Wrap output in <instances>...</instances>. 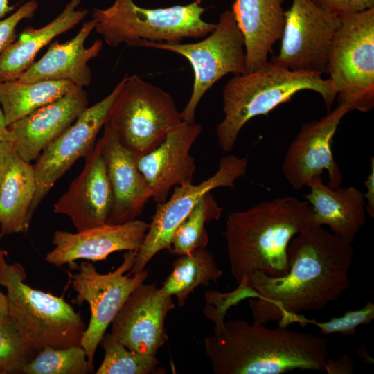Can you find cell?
<instances>
[{
	"instance_id": "603a6c76",
	"label": "cell",
	"mask_w": 374,
	"mask_h": 374,
	"mask_svg": "<svg viewBox=\"0 0 374 374\" xmlns=\"http://www.w3.org/2000/svg\"><path fill=\"white\" fill-rule=\"evenodd\" d=\"M285 0H235L231 10L244 39L247 72L268 61L280 40L284 24Z\"/></svg>"
},
{
	"instance_id": "7a4b0ae2",
	"label": "cell",
	"mask_w": 374,
	"mask_h": 374,
	"mask_svg": "<svg viewBox=\"0 0 374 374\" xmlns=\"http://www.w3.org/2000/svg\"><path fill=\"white\" fill-rule=\"evenodd\" d=\"M215 374H281L296 369L324 371L328 340L310 332L246 320L224 322L219 335L204 339Z\"/></svg>"
},
{
	"instance_id": "30bf717a",
	"label": "cell",
	"mask_w": 374,
	"mask_h": 374,
	"mask_svg": "<svg viewBox=\"0 0 374 374\" xmlns=\"http://www.w3.org/2000/svg\"><path fill=\"white\" fill-rule=\"evenodd\" d=\"M137 251H127L122 263L114 271L100 274L89 262L80 264L78 273L72 276V286L77 293L75 303H88L91 316L80 345L86 352L90 372L93 371V358L107 328L131 293L144 283L148 272L144 269L136 275L132 268Z\"/></svg>"
},
{
	"instance_id": "5bb4252c",
	"label": "cell",
	"mask_w": 374,
	"mask_h": 374,
	"mask_svg": "<svg viewBox=\"0 0 374 374\" xmlns=\"http://www.w3.org/2000/svg\"><path fill=\"white\" fill-rule=\"evenodd\" d=\"M348 107L337 106L321 118L303 124L290 144L282 163V172L289 184L301 190L316 176L325 171L332 188L340 186L343 180L339 165L335 161L332 144L335 134Z\"/></svg>"
},
{
	"instance_id": "83f0119b",
	"label": "cell",
	"mask_w": 374,
	"mask_h": 374,
	"mask_svg": "<svg viewBox=\"0 0 374 374\" xmlns=\"http://www.w3.org/2000/svg\"><path fill=\"white\" fill-rule=\"evenodd\" d=\"M222 211L223 208L211 192L206 193L175 229L168 251L181 256L206 247L208 243V234L205 225L213 220H218Z\"/></svg>"
},
{
	"instance_id": "ab89813d",
	"label": "cell",
	"mask_w": 374,
	"mask_h": 374,
	"mask_svg": "<svg viewBox=\"0 0 374 374\" xmlns=\"http://www.w3.org/2000/svg\"><path fill=\"white\" fill-rule=\"evenodd\" d=\"M15 8V5H10L9 0H0V19L10 13Z\"/></svg>"
},
{
	"instance_id": "ffe728a7",
	"label": "cell",
	"mask_w": 374,
	"mask_h": 374,
	"mask_svg": "<svg viewBox=\"0 0 374 374\" xmlns=\"http://www.w3.org/2000/svg\"><path fill=\"white\" fill-rule=\"evenodd\" d=\"M83 87L66 94L8 127L14 150L24 161L36 160L50 143L63 134L87 107Z\"/></svg>"
},
{
	"instance_id": "4dcf8cb0",
	"label": "cell",
	"mask_w": 374,
	"mask_h": 374,
	"mask_svg": "<svg viewBox=\"0 0 374 374\" xmlns=\"http://www.w3.org/2000/svg\"><path fill=\"white\" fill-rule=\"evenodd\" d=\"M37 353L21 337L8 314L0 315V374L22 373Z\"/></svg>"
},
{
	"instance_id": "44dd1931",
	"label": "cell",
	"mask_w": 374,
	"mask_h": 374,
	"mask_svg": "<svg viewBox=\"0 0 374 374\" xmlns=\"http://www.w3.org/2000/svg\"><path fill=\"white\" fill-rule=\"evenodd\" d=\"M95 29L93 19L83 23L71 39L51 43L46 53L24 71L17 80L23 82L66 81L79 87L89 86L92 73L88 63L103 49V41L96 40L87 48L85 41Z\"/></svg>"
},
{
	"instance_id": "f546056e",
	"label": "cell",
	"mask_w": 374,
	"mask_h": 374,
	"mask_svg": "<svg viewBox=\"0 0 374 374\" xmlns=\"http://www.w3.org/2000/svg\"><path fill=\"white\" fill-rule=\"evenodd\" d=\"M91 373L87 357L80 346L54 348L46 347L27 364L25 374H86Z\"/></svg>"
},
{
	"instance_id": "d6a6232c",
	"label": "cell",
	"mask_w": 374,
	"mask_h": 374,
	"mask_svg": "<svg viewBox=\"0 0 374 374\" xmlns=\"http://www.w3.org/2000/svg\"><path fill=\"white\" fill-rule=\"evenodd\" d=\"M257 297L256 292L248 284L247 277L243 278L232 292L207 291L204 294L206 305L203 314L215 323L214 335H219L224 330V318L229 308L237 305L241 301Z\"/></svg>"
},
{
	"instance_id": "d590c367",
	"label": "cell",
	"mask_w": 374,
	"mask_h": 374,
	"mask_svg": "<svg viewBox=\"0 0 374 374\" xmlns=\"http://www.w3.org/2000/svg\"><path fill=\"white\" fill-rule=\"evenodd\" d=\"M324 371L328 374H351L353 373V362L351 357L344 353L337 359L328 358Z\"/></svg>"
},
{
	"instance_id": "cb8c5ba5",
	"label": "cell",
	"mask_w": 374,
	"mask_h": 374,
	"mask_svg": "<svg viewBox=\"0 0 374 374\" xmlns=\"http://www.w3.org/2000/svg\"><path fill=\"white\" fill-rule=\"evenodd\" d=\"M35 190L33 165L12 149L0 175V236L28 230Z\"/></svg>"
},
{
	"instance_id": "8fae6325",
	"label": "cell",
	"mask_w": 374,
	"mask_h": 374,
	"mask_svg": "<svg viewBox=\"0 0 374 374\" xmlns=\"http://www.w3.org/2000/svg\"><path fill=\"white\" fill-rule=\"evenodd\" d=\"M247 162V157L223 156L220 159L217 170L211 177L197 185L190 184L174 187L170 198L157 204L134 264L128 273L136 275L141 272L158 252L164 249L168 251L175 229L202 197L217 188L233 189L236 179L245 175Z\"/></svg>"
},
{
	"instance_id": "d4e9b609",
	"label": "cell",
	"mask_w": 374,
	"mask_h": 374,
	"mask_svg": "<svg viewBox=\"0 0 374 374\" xmlns=\"http://www.w3.org/2000/svg\"><path fill=\"white\" fill-rule=\"evenodd\" d=\"M81 0H70L51 22L39 28H28L0 54V81L17 79L33 63L39 51L57 36L78 24L89 11L78 9Z\"/></svg>"
},
{
	"instance_id": "4fadbf2b",
	"label": "cell",
	"mask_w": 374,
	"mask_h": 374,
	"mask_svg": "<svg viewBox=\"0 0 374 374\" xmlns=\"http://www.w3.org/2000/svg\"><path fill=\"white\" fill-rule=\"evenodd\" d=\"M121 86L120 81L106 97L87 107L37 159L33 165L36 190L30 210L32 217L56 181L79 158L84 157L93 148L97 135L108 120L110 108Z\"/></svg>"
},
{
	"instance_id": "4316f807",
	"label": "cell",
	"mask_w": 374,
	"mask_h": 374,
	"mask_svg": "<svg viewBox=\"0 0 374 374\" xmlns=\"http://www.w3.org/2000/svg\"><path fill=\"white\" fill-rule=\"evenodd\" d=\"M222 274L213 254L205 247L198 248L179 256L160 289L164 294L175 296L179 306L182 307L195 289L217 283Z\"/></svg>"
},
{
	"instance_id": "e575fe53",
	"label": "cell",
	"mask_w": 374,
	"mask_h": 374,
	"mask_svg": "<svg viewBox=\"0 0 374 374\" xmlns=\"http://www.w3.org/2000/svg\"><path fill=\"white\" fill-rule=\"evenodd\" d=\"M321 9L338 17L374 8V0H312Z\"/></svg>"
},
{
	"instance_id": "1f68e13d",
	"label": "cell",
	"mask_w": 374,
	"mask_h": 374,
	"mask_svg": "<svg viewBox=\"0 0 374 374\" xmlns=\"http://www.w3.org/2000/svg\"><path fill=\"white\" fill-rule=\"evenodd\" d=\"M374 319V303L368 301L364 306L359 310H346L338 317H332L329 321L321 322L309 319L303 314H293L279 321L278 326L287 327L291 323H298L301 327L312 324L320 329L323 335L339 333L344 336H353L357 328L361 325H368Z\"/></svg>"
},
{
	"instance_id": "f35d334b",
	"label": "cell",
	"mask_w": 374,
	"mask_h": 374,
	"mask_svg": "<svg viewBox=\"0 0 374 374\" xmlns=\"http://www.w3.org/2000/svg\"><path fill=\"white\" fill-rule=\"evenodd\" d=\"M11 135L6 124L3 113L0 107V141L11 142Z\"/></svg>"
},
{
	"instance_id": "277c9868",
	"label": "cell",
	"mask_w": 374,
	"mask_h": 374,
	"mask_svg": "<svg viewBox=\"0 0 374 374\" xmlns=\"http://www.w3.org/2000/svg\"><path fill=\"white\" fill-rule=\"evenodd\" d=\"M303 90L318 93L328 111L337 94L332 81L322 74L292 71L271 61L252 72L233 75L224 87V116L215 128L221 149L230 152L249 121L267 115Z\"/></svg>"
},
{
	"instance_id": "2e32d148",
	"label": "cell",
	"mask_w": 374,
	"mask_h": 374,
	"mask_svg": "<svg viewBox=\"0 0 374 374\" xmlns=\"http://www.w3.org/2000/svg\"><path fill=\"white\" fill-rule=\"evenodd\" d=\"M202 130L201 124L184 121L157 148L136 157L137 167L157 204L168 199L172 188L193 184L196 166L190 150Z\"/></svg>"
},
{
	"instance_id": "e0dca14e",
	"label": "cell",
	"mask_w": 374,
	"mask_h": 374,
	"mask_svg": "<svg viewBox=\"0 0 374 374\" xmlns=\"http://www.w3.org/2000/svg\"><path fill=\"white\" fill-rule=\"evenodd\" d=\"M148 228V223L136 219L121 224L106 223L75 233L57 230L52 239L55 247L46 254V260L61 267L79 259L103 260L116 251H138Z\"/></svg>"
},
{
	"instance_id": "9a60e30c",
	"label": "cell",
	"mask_w": 374,
	"mask_h": 374,
	"mask_svg": "<svg viewBox=\"0 0 374 374\" xmlns=\"http://www.w3.org/2000/svg\"><path fill=\"white\" fill-rule=\"evenodd\" d=\"M175 308L172 296L156 284L142 283L129 296L112 322V335L130 350L156 353L168 339L165 321Z\"/></svg>"
},
{
	"instance_id": "ba28073f",
	"label": "cell",
	"mask_w": 374,
	"mask_h": 374,
	"mask_svg": "<svg viewBox=\"0 0 374 374\" xmlns=\"http://www.w3.org/2000/svg\"><path fill=\"white\" fill-rule=\"evenodd\" d=\"M326 73L337 91L338 105L350 112L374 107V8L340 17Z\"/></svg>"
},
{
	"instance_id": "5b68a950",
	"label": "cell",
	"mask_w": 374,
	"mask_h": 374,
	"mask_svg": "<svg viewBox=\"0 0 374 374\" xmlns=\"http://www.w3.org/2000/svg\"><path fill=\"white\" fill-rule=\"evenodd\" d=\"M6 255L0 249V284L7 291L8 315L21 337L37 352L80 346L87 328L81 316L62 297L26 284L23 266L8 263Z\"/></svg>"
},
{
	"instance_id": "74e56055",
	"label": "cell",
	"mask_w": 374,
	"mask_h": 374,
	"mask_svg": "<svg viewBox=\"0 0 374 374\" xmlns=\"http://www.w3.org/2000/svg\"><path fill=\"white\" fill-rule=\"evenodd\" d=\"M13 149L11 142L0 141V175L10 152Z\"/></svg>"
},
{
	"instance_id": "b9f144b4",
	"label": "cell",
	"mask_w": 374,
	"mask_h": 374,
	"mask_svg": "<svg viewBox=\"0 0 374 374\" xmlns=\"http://www.w3.org/2000/svg\"><path fill=\"white\" fill-rule=\"evenodd\" d=\"M358 354L362 361L368 364H373V359L367 353L366 350L365 348H362V346L359 348Z\"/></svg>"
},
{
	"instance_id": "9c48e42d",
	"label": "cell",
	"mask_w": 374,
	"mask_h": 374,
	"mask_svg": "<svg viewBox=\"0 0 374 374\" xmlns=\"http://www.w3.org/2000/svg\"><path fill=\"white\" fill-rule=\"evenodd\" d=\"M139 47L170 51L190 64L194 82L190 98L181 112L185 122L195 123V111L202 98L220 79L231 73L247 72L244 37L231 10L220 13L214 30L204 39L193 43L143 42Z\"/></svg>"
},
{
	"instance_id": "6da1fadb",
	"label": "cell",
	"mask_w": 374,
	"mask_h": 374,
	"mask_svg": "<svg viewBox=\"0 0 374 374\" xmlns=\"http://www.w3.org/2000/svg\"><path fill=\"white\" fill-rule=\"evenodd\" d=\"M353 257L352 243L311 224L289 244L286 275L254 272L247 276L258 295L249 299L253 323L279 321L321 310L337 300L351 285L348 273Z\"/></svg>"
},
{
	"instance_id": "8992f818",
	"label": "cell",
	"mask_w": 374,
	"mask_h": 374,
	"mask_svg": "<svg viewBox=\"0 0 374 374\" xmlns=\"http://www.w3.org/2000/svg\"><path fill=\"white\" fill-rule=\"evenodd\" d=\"M205 8L198 1L187 5L146 8L134 0H115L107 8L91 12L95 30L106 44L118 47L125 44L139 47L143 42L178 43L187 38L205 37L216 24L205 21Z\"/></svg>"
},
{
	"instance_id": "d6986e66",
	"label": "cell",
	"mask_w": 374,
	"mask_h": 374,
	"mask_svg": "<svg viewBox=\"0 0 374 374\" xmlns=\"http://www.w3.org/2000/svg\"><path fill=\"white\" fill-rule=\"evenodd\" d=\"M98 141L112 194L107 223L136 220L152 198V193L137 167L136 156L121 143L107 121Z\"/></svg>"
},
{
	"instance_id": "7402d4cb",
	"label": "cell",
	"mask_w": 374,
	"mask_h": 374,
	"mask_svg": "<svg viewBox=\"0 0 374 374\" xmlns=\"http://www.w3.org/2000/svg\"><path fill=\"white\" fill-rule=\"evenodd\" d=\"M307 187L310 190L304 198L311 205L312 224L327 225L334 235L353 243L366 221L362 191L353 186L332 188L323 182L321 176L312 178Z\"/></svg>"
},
{
	"instance_id": "8d00e7d4",
	"label": "cell",
	"mask_w": 374,
	"mask_h": 374,
	"mask_svg": "<svg viewBox=\"0 0 374 374\" xmlns=\"http://www.w3.org/2000/svg\"><path fill=\"white\" fill-rule=\"evenodd\" d=\"M371 172L364 181L366 193H363L366 201V211L370 217H374V159H371Z\"/></svg>"
},
{
	"instance_id": "836d02e7",
	"label": "cell",
	"mask_w": 374,
	"mask_h": 374,
	"mask_svg": "<svg viewBox=\"0 0 374 374\" xmlns=\"http://www.w3.org/2000/svg\"><path fill=\"white\" fill-rule=\"evenodd\" d=\"M37 8V1L30 0L8 17L0 19V54L16 40L17 25L24 19H31Z\"/></svg>"
},
{
	"instance_id": "60d3db41",
	"label": "cell",
	"mask_w": 374,
	"mask_h": 374,
	"mask_svg": "<svg viewBox=\"0 0 374 374\" xmlns=\"http://www.w3.org/2000/svg\"><path fill=\"white\" fill-rule=\"evenodd\" d=\"M5 314H8L7 297L0 291V315Z\"/></svg>"
},
{
	"instance_id": "7c38bea8",
	"label": "cell",
	"mask_w": 374,
	"mask_h": 374,
	"mask_svg": "<svg viewBox=\"0 0 374 374\" xmlns=\"http://www.w3.org/2000/svg\"><path fill=\"white\" fill-rule=\"evenodd\" d=\"M340 17L312 0H292L285 11L279 53L271 61L295 71L326 73L331 44Z\"/></svg>"
},
{
	"instance_id": "f1b7e54d",
	"label": "cell",
	"mask_w": 374,
	"mask_h": 374,
	"mask_svg": "<svg viewBox=\"0 0 374 374\" xmlns=\"http://www.w3.org/2000/svg\"><path fill=\"white\" fill-rule=\"evenodd\" d=\"M105 351L97 374L159 373L156 355H144L130 350L110 333H105L100 342Z\"/></svg>"
},
{
	"instance_id": "52a82bcc",
	"label": "cell",
	"mask_w": 374,
	"mask_h": 374,
	"mask_svg": "<svg viewBox=\"0 0 374 374\" xmlns=\"http://www.w3.org/2000/svg\"><path fill=\"white\" fill-rule=\"evenodd\" d=\"M121 82L107 122L121 143L139 157L157 148L183 117L170 93L138 75Z\"/></svg>"
},
{
	"instance_id": "3957f363",
	"label": "cell",
	"mask_w": 374,
	"mask_h": 374,
	"mask_svg": "<svg viewBox=\"0 0 374 374\" xmlns=\"http://www.w3.org/2000/svg\"><path fill=\"white\" fill-rule=\"evenodd\" d=\"M312 214L307 201L290 196L229 213L223 235L231 272L238 283L254 272L286 275L289 244L312 224Z\"/></svg>"
},
{
	"instance_id": "484cf974",
	"label": "cell",
	"mask_w": 374,
	"mask_h": 374,
	"mask_svg": "<svg viewBox=\"0 0 374 374\" xmlns=\"http://www.w3.org/2000/svg\"><path fill=\"white\" fill-rule=\"evenodd\" d=\"M74 87L66 81L1 82L0 105L6 125L30 114L66 94Z\"/></svg>"
},
{
	"instance_id": "ac0fdd59",
	"label": "cell",
	"mask_w": 374,
	"mask_h": 374,
	"mask_svg": "<svg viewBox=\"0 0 374 374\" xmlns=\"http://www.w3.org/2000/svg\"><path fill=\"white\" fill-rule=\"evenodd\" d=\"M84 168L56 202L53 212L70 218L77 231L107 223L112 194L98 141L84 157Z\"/></svg>"
}]
</instances>
